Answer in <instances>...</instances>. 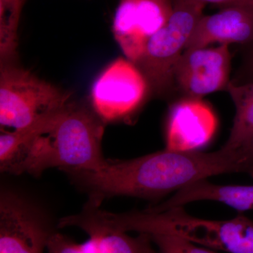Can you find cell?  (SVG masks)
I'll use <instances>...</instances> for the list:
<instances>
[{
	"label": "cell",
	"mask_w": 253,
	"mask_h": 253,
	"mask_svg": "<svg viewBox=\"0 0 253 253\" xmlns=\"http://www.w3.org/2000/svg\"><path fill=\"white\" fill-rule=\"evenodd\" d=\"M47 221L11 193L0 199V253H43L52 234Z\"/></svg>",
	"instance_id": "9c48e42d"
},
{
	"label": "cell",
	"mask_w": 253,
	"mask_h": 253,
	"mask_svg": "<svg viewBox=\"0 0 253 253\" xmlns=\"http://www.w3.org/2000/svg\"><path fill=\"white\" fill-rule=\"evenodd\" d=\"M200 201L222 203L239 212L253 211V185H220L202 179L176 191L172 197L157 206L147 208L161 212Z\"/></svg>",
	"instance_id": "7c38bea8"
},
{
	"label": "cell",
	"mask_w": 253,
	"mask_h": 253,
	"mask_svg": "<svg viewBox=\"0 0 253 253\" xmlns=\"http://www.w3.org/2000/svg\"><path fill=\"white\" fill-rule=\"evenodd\" d=\"M215 113L201 98L184 96L169 107L166 125V149L189 152L199 151L215 134Z\"/></svg>",
	"instance_id": "30bf717a"
},
{
	"label": "cell",
	"mask_w": 253,
	"mask_h": 253,
	"mask_svg": "<svg viewBox=\"0 0 253 253\" xmlns=\"http://www.w3.org/2000/svg\"><path fill=\"white\" fill-rule=\"evenodd\" d=\"M233 5L245 6V7L249 8V9L253 10V0H234L228 6H233Z\"/></svg>",
	"instance_id": "d6986e66"
},
{
	"label": "cell",
	"mask_w": 253,
	"mask_h": 253,
	"mask_svg": "<svg viewBox=\"0 0 253 253\" xmlns=\"http://www.w3.org/2000/svg\"><path fill=\"white\" fill-rule=\"evenodd\" d=\"M150 236L161 253H216L212 250L197 246L179 236L163 234Z\"/></svg>",
	"instance_id": "2e32d148"
},
{
	"label": "cell",
	"mask_w": 253,
	"mask_h": 253,
	"mask_svg": "<svg viewBox=\"0 0 253 253\" xmlns=\"http://www.w3.org/2000/svg\"><path fill=\"white\" fill-rule=\"evenodd\" d=\"M83 231L92 240L96 253H156L152 239L148 234L140 233L132 237L124 231L96 226L86 227Z\"/></svg>",
	"instance_id": "5bb4252c"
},
{
	"label": "cell",
	"mask_w": 253,
	"mask_h": 253,
	"mask_svg": "<svg viewBox=\"0 0 253 253\" xmlns=\"http://www.w3.org/2000/svg\"><path fill=\"white\" fill-rule=\"evenodd\" d=\"M49 253H96L91 239L83 244H78L67 236L54 231L46 244Z\"/></svg>",
	"instance_id": "e0dca14e"
},
{
	"label": "cell",
	"mask_w": 253,
	"mask_h": 253,
	"mask_svg": "<svg viewBox=\"0 0 253 253\" xmlns=\"http://www.w3.org/2000/svg\"><path fill=\"white\" fill-rule=\"evenodd\" d=\"M205 6L194 0H174L168 22L149 40L141 59L134 63L156 94H166L174 85V68L204 16Z\"/></svg>",
	"instance_id": "5b68a950"
},
{
	"label": "cell",
	"mask_w": 253,
	"mask_h": 253,
	"mask_svg": "<svg viewBox=\"0 0 253 253\" xmlns=\"http://www.w3.org/2000/svg\"><path fill=\"white\" fill-rule=\"evenodd\" d=\"M172 0H120L113 21L115 39L126 59L136 63L149 40L168 22Z\"/></svg>",
	"instance_id": "52a82bcc"
},
{
	"label": "cell",
	"mask_w": 253,
	"mask_h": 253,
	"mask_svg": "<svg viewBox=\"0 0 253 253\" xmlns=\"http://www.w3.org/2000/svg\"><path fill=\"white\" fill-rule=\"evenodd\" d=\"M149 86L139 68L118 58L96 78L91 88L93 110L105 123L133 114L144 102Z\"/></svg>",
	"instance_id": "8992f818"
},
{
	"label": "cell",
	"mask_w": 253,
	"mask_h": 253,
	"mask_svg": "<svg viewBox=\"0 0 253 253\" xmlns=\"http://www.w3.org/2000/svg\"><path fill=\"white\" fill-rule=\"evenodd\" d=\"M226 90L235 105L236 114L222 148L239 157L253 177V81L243 84L229 83Z\"/></svg>",
	"instance_id": "4fadbf2b"
},
{
	"label": "cell",
	"mask_w": 253,
	"mask_h": 253,
	"mask_svg": "<svg viewBox=\"0 0 253 253\" xmlns=\"http://www.w3.org/2000/svg\"><path fill=\"white\" fill-rule=\"evenodd\" d=\"M237 156L221 147L214 152H180L165 149L129 160H107L96 171L69 170L89 194L88 203L100 206L106 198L131 196L157 200L183 188L229 173H246Z\"/></svg>",
	"instance_id": "6da1fadb"
},
{
	"label": "cell",
	"mask_w": 253,
	"mask_h": 253,
	"mask_svg": "<svg viewBox=\"0 0 253 253\" xmlns=\"http://www.w3.org/2000/svg\"><path fill=\"white\" fill-rule=\"evenodd\" d=\"M114 230L179 236L195 244L228 253H253V221L242 214L227 220L202 219L188 214L183 206L161 212L109 213Z\"/></svg>",
	"instance_id": "3957f363"
},
{
	"label": "cell",
	"mask_w": 253,
	"mask_h": 253,
	"mask_svg": "<svg viewBox=\"0 0 253 253\" xmlns=\"http://www.w3.org/2000/svg\"><path fill=\"white\" fill-rule=\"evenodd\" d=\"M24 0H0L1 64L13 63L18 45L17 31Z\"/></svg>",
	"instance_id": "9a60e30c"
},
{
	"label": "cell",
	"mask_w": 253,
	"mask_h": 253,
	"mask_svg": "<svg viewBox=\"0 0 253 253\" xmlns=\"http://www.w3.org/2000/svg\"><path fill=\"white\" fill-rule=\"evenodd\" d=\"M231 61L229 44L184 50L174 68V84L185 96L201 99L226 89Z\"/></svg>",
	"instance_id": "ba28073f"
},
{
	"label": "cell",
	"mask_w": 253,
	"mask_h": 253,
	"mask_svg": "<svg viewBox=\"0 0 253 253\" xmlns=\"http://www.w3.org/2000/svg\"><path fill=\"white\" fill-rule=\"evenodd\" d=\"M105 123L94 110L70 102L23 144L6 172L40 176L51 168L98 170L107 161L101 151Z\"/></svg>",
	"instance_id": "7a4b0ae2"
},
{
	"label": "cell",
	"mask_w": 253,
	"mask_h": 253,
	"mask_svg": "<svg viewBox=\"0 0 253 253\" xmlns=\"http://www.w3.org/2000/svg\"><path fill=\"white\" fill-rule=\"evenodd\" d=\"M253 43V10L228 6L216 14L203 16L194 28L185 50L207 47L213 43Z\"/></svg>",
	"instance_id": "8fae6325"
},
{
	"label": "cell",
	"mask_w": 253,
	"mask_h": 253,
	"mask_svg": "<svg viewBox=\"0 0 253 253\" xmlns=\"http://www.w3.org/2000/svg\"><path fill=\"white\" fill-rule=\"evenodd\" d=\"M194 1H199V2L203 3L204 4H213L219 5V6L225 7L228 5L231 4L234 0H194Z\"/></svg>",
	"instance_id": "ac0fdd59"
},
{
	"label": "cell",
	"mask_w": 253,
	"mask_h": 253,
	"mask_svg": "<svg viewBox=\"0 0 253 253\" xmlns=\"http://www.w3.org/2000/svg\"><path fill=\"white\" fill-rule=\"evenodd\" d=\"M247 67L249 73L253 75V47L251 49V52H250L249 58H248Z\"/></svg>",
	"instance_id": "ffe728a7"
},
{
	"label": "cell",
	"mask_w": 253,
	"mask_h": 253,
	"mask_svg": "<svg viewBox=\"0 0 253 253\" xmlns=\"http://www.w3.org/2000/svg\"><path fill=\"white\" fill-rule=\"evenodd\" d=\"M68 91L14 63L1 64L0 125L21 129L69 104Z\"/></svg>",
	"instance_id": "277c9868"
}]
</instances>
